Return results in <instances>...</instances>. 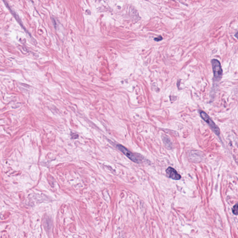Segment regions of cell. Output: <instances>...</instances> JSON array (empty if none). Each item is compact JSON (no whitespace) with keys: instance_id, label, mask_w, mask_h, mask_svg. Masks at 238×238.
<instances>
[{"instance_id":"obj_2","label":"cell","mask_w":238,"mask_h":238,"mask_svg":"<svg viewBox=\"0 0 238 238\" xmlns=\"http://www.w3.org/2000/svg\"><path fill=\"white\" fill-rule=\"evenodd\" d=\"M211 63L214 72V79L215 81H219L222 78L223 73L220 62L217 59H213L212 60Z\"/></svg>"},{"instance_id":"obj_6","label":"cell","mask_w":238,"mask_h":238,"mask_svg":"<svg viewBox=\"0 0 238 238\" xmlns=\"http://www.w3.org/2000/svg\"><path fill=\"white\" fill-rule=\"evenodd\" d=\"M238 204H236V205H235L233 207L232 209V212H233V214L235 215H238Z\"/></svg>"},{"instance_id":"obj_7","label":"cell","mask_w":238,"mask_h":238,"mask_svg":"<svg viewBox=\"0 0 238 238\" xmlns=\"http://www.w3.org/2000/svg\"><path fill=\"white\" fill-rule=\"evenodd\" d=\"M162 40V37H161V36L158 37L157 38H155V40L157 41H160Z\"/></svg>"},{"instance_id":"obj_5","label":"cell","mask_w":238,"mask_h":238,"mask_svg":"<svg viewBox=\"0 0 238 238\" xmlns=\"http://www.w3.org/2000/svg\"><path fill=\"white\" fill-rule=\"evenodd\" d=\"M162 140L164 143L167 148L171 149L172 148V144L171 141L170 139H169V137H167L166 135H163L162 136Z\"/></svg>"},{"instance_id":"obj_4","label":"cell","mask_w":238,"mask_h":238,"mask_svg":"<svg viewBox=\"0 0 238 238\" xmlns=\"http://www.w3.org/2000/svg\"><path fill=\"white\" fill-rule=\"evenodd\" d=\"M166 174L167 176L169 178H171L172 179L175 180H179L181 178V176L180 174H178L175 169L172 168V167H169L166 169Z\"/></svg>"},{"instance_id":"obj_8","label":"cell","mask_w":238,"mask_h":238,"mask_svg":"<svg viewBox=\"0 0 238 238\" xmlns=\"http://www.w3.org/2000/svg\"><path fill=\"white\" fill-rule=\"evenodd\" d=\"M73 139H76V138H78V135H77V134H73L72 135H71Z\"/></svg>"},{"instance_id":"obj_3","label":"cell","mask_w":238,"mask_h":238,"mask_svg":"<svg viewBox=\"0 0 238 238\" xmlns=\"http://www.w3.org/2000/svg\"><path fill=\"white\" fill-rule=\"evenodd\" d=\"M200 116L204 121L207 123V124L210 127L212 131L214 133L215 135L217 136H219L220 135V130L218 126L216 125L213 120L211 119L210 117L205 112L200 111Z\"/></svg>"},{"instance_id":"obj_1","label":"cell","mask_w":238,"mask_h":238,"mask_svg":"<svg viewBox=\"0 0 238 238\" xmlns=\"http://www.w3.org/2000/svg\"><path fill=\"white\" fill-rule=\"evenodd\" d=\"M117 148L120 151L123 152V154H124L127 157H128L129 159L131 160L132 161L136 163H140L143 160V158L141 156H138L137 155L133 154L131 152H130L129 150L126 148L125 147L123 146V145H117Z\"/></svg>"}]
</instances>
